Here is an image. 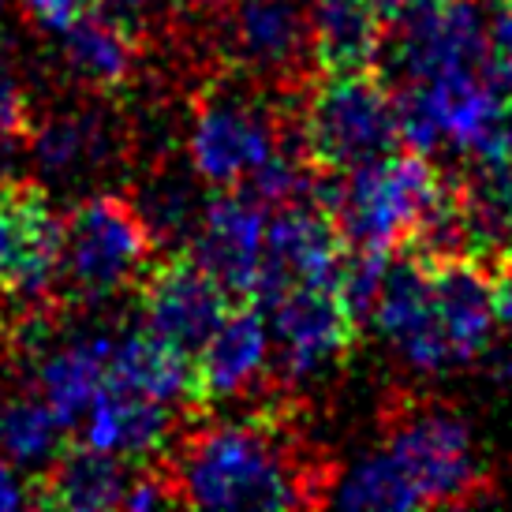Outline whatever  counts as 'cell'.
Wrapping results in <instances>:
<instances>
[{
	"label": "cell",
	"mask_w": 512,
	"mask_h": 512,
	"mask_svg": "<svg viewBox=\"0 0 512 512\" xmlns=\"http://www.w3.org/2000/svg\"><path fill=\"white\" fill-rule=\"evenodd\" d=\"M154 464L184 509H322L337 483L333 456L303 430L299 397L273 382L255 415L199 419Z\"/></svg>",
	"instance_id": "cell-1"
},
{
	"label": "cell",
	"mask_w": 512,
	"mask_h": 512,
	"mask_svg": "<svg viewBox=\"0 0 512 512\" xmlns=\"http://www.w3.org/2000/svg\"><path fill=\"white\" fill-rule=\"evenodd\" d=\"M281 150L326 172H352L389 157L400 150L393 83L378 68L318 75L288 109Z\"/></svg>",
	"instance_id": "cell-2"
},
{
	"label": "cell",
	"mask_w": 512,
	"mask_h": 512,
	"mask_svg": "<svg viewBox=\"0 0 512 512\" xmlns=\"http://www.w3.org/2000/svg\"><path fill=\"white\" fill-rule=\"evenodd\" d=\"M378 430L382 449L408 475L423 509H468L494 498V475L453 404L397 389L385 397Z\"/></svg>",
	"instance_id": "cell-3"
},
{
	"label": "cell",
	"mask_w": 512,
	"mask_h": 512,
	"mask_svg": "<svg viewBox=\"0 0 512 512\" xmlns=\"http://www.w3.org/2000/svg\"><path fill=\"white\" fill-rule=\"evenodd\" d=\"M307 94V90H303ZM299 98H277L251 75L214 64L191 98L187 157L206 191H236L281 146L285 116Z\"/></svg>",
	"instance_id": "cell-4"
},
{
	"label": "cell",
	"mask_w": 512,
	"mask_h": 512,
	"mask_svg": "<svg viewBox=\"0 0 512 512\" xmlns=\"http://www.w3.org/2000/svg\"><path fill=\"white\" fill-rule=\"evenodd\" d=\"M217 64L251 75L277 98H303L318 79L314 0H232L214 19Z\"/></svg>",
	"instance_id": "cell-5"
},
{
	"label": "cell",
	"mask_w": 512,
	"mask_h": 512,
	"mask_svg": "<svg viewBox=\"0 0 512 512\" xmlns=\"http://www.w3.org/2000/svg\"><path fill=\"white\" fill-rule=\"evenodd\" d=\"M161 255L139 206L120 195H90L64 217L57 277L75 299L101 303L135 292L146 266Z\"/></svg>",
	"instance_id": "cell-6"
},
{
	"label": "cell",
	"mask_w": 512,
	"mask_h": 512,
	"mask_svg": "<svg viewBox=\"0 0 512 512\" xmlns=\"http://www.w3.org/2000/svg\"><path fill=\"white\" fill-rule=\"evenodd\" d=\"M441 187L445 169H438L430 154L400 146L382 161L344 172L333 225L344 247H374L393 255L415 236L419 221L438 202Z\"/></svg>",
	"instance_id": "cell-7"
},
{
	"label": "cell",
	"mask_w": 512,
	"mask_h": 512,
	"mask_svg": "<svg viewBox=\"0 0 512 512\" xmlns=\"http://www.w3.org/2000/svg\"><path fill=\"white\" fill-rule=\"evenodd\" d=\"M337 281L341 277L299 285L270 307L277 367L266 370V378L281 389L296 393L303 382L333 374L356 356L363 329L352 322Z\"/></svg>",
	"instance_id": "cell-8"
},
{
	"label": "cell",
	"mask_w": 512,
	"mask_h": 512,
	"mask_svg": "<svg viewBox=\"0 0 512 512\" xmlns=\"http://www.w3.org/2000/svg\"><path fill=\"white\" fill-rule=\"evenodd\" d=\"M143 329L195 359L225 322L232 299L191 251H161L135 285Z\"/></svg>",
	"instance_id": "cell-9"
},
{
	"label": "cell",
	"mask_w": 512,
	"mask_h": 512,
	"mask_svg": "<svg viewBox=\"0 0 512 512\" xmlns=\"http://www.w3.org/2000/svg\"><path fill=\"white\" fill-rule=\"evenodd\" d=\"M486 49L490 34L475 0H434L427 12L385 30L382 42V53L397 64L400 83L438 79L449 72H483Z\"/></svg>",
	"instance_id": "cell-10"
},
{
	"label": "cell",
	"mask_w": 512,
	"mask_h": 512,
	"mask_svg": "<svg viewBox=\"0 0 512 512\" xmlns=\"http://www.w3.org/2000/svg\"><path fill=\"white\" fill-rule=\"evenodd\" d=\"M344 251L348 247H344L341 232L322 206L296 202V206L277 210L262 232L255 303L262 311H270L292 288L341 277Z\"/></svg>",
	"instance_id": "cell-11"
},
{
	"label": "cell",
	"mask_w": 512,
	"mask_h": 512,
	"mask_svg": "<svg viewBox=\"0 0 512 512\" xmlns=\"http://www.w3.org/2000/svg\"><path fill=\"white\" fill-rule=\"evenodd\" d=\"M64 217L34 180H0V292L42 296L57 281Z\"/></svg>",
	"instance_id": "cell-12"
},
{
	"label": "cell",
	"mask_w": 512,
	"mask_h": 512,
	"mask_svg": "<svg viewBox=\"0 0 512 512\" xmlns=\"http://www.w3.org/2000/svg\"><path fill=\"white\" fill-rule=\"evenodd\" d=\"M374 318L389 344L400 352V359L419 374H438L445 367H456L449 341L434 314L430 296V273L408 251H393L382 277V292L374 303Z\"/></svg>",
	"instance_id": "cell-13"
},
{
	"label": "cell",
	"mask_w": 512,
	"mask_h": 512,
	"mask_svg": "<svg viewBox=\"0 0 512 512\" xmlns=\"http://www.w3.org/2000/svg\"><path fill=\"white\" fill-rule=\"evenodd\" d=\"M262 232H266V214L255 202L243 199L240 191H210L199 232L187 251L225 288L232 303H247L255 299Z\"/></svg>",
	"instance_id": "cell-14"
},
{
	"label": "cell",
	"mask_w": 512,
	"mask_h": 512,
	"mask_svg": "<svg viewBox=\"0 0 512 512\" xmlns=\"http://www.w3.org/2000/svg\"><path fill=\"white\" fill-rule=\"evenodd\" d=\"M266 359H270L266 311L255 299L232 303L225 322L195 356V412L206 415L217 400L258 393L270 370Z\"/></svg>",
	"instance_id": "cell-15"
},
{
	"label": "cell",
	"mask_w": 512,
	"mask_h": 512,
	"mask_svg": "<svg viewBox=\"0 0 512 512\" xmlns=\"http://www.w3.org/2000/svg\"><path fill=\"white\" fill-rule=\"evenodd\" d=\"M135 464L105 453L90 441H68L30 479L27 505L34 509H120L131 490Z\"/></svg>",
	"instance_id": "cell-16"
},
{
	"label": "cell",
	"mask_w": 512,
	"mask_h": 512,
	"mask_svg": "<svg viewBox=\"0 0 512 512\" xmlns=\"http://www.w3.org/2000/svg\"><path fill=\"white\" fill-rule=\"evenodd\" d=\"M423 262V258H419ZM430 273V296H434V314L438 326L449 341L453 363H471L483 356L490 344V329L498 322L494 314V281L479 258H441V262H423Z\"/></svg>",
	"instance_id": "cell-17"
},
{
	"label": "cell",
	"mask_w": 512,
	"mask_h": 512,
	"mask_svg": "<svg viewBox=\"0 0 512 512\" xmlns=\"http://www.w3.org/2000/svg\"><path fill=\"white\" fill-rule=\"evenodd\" d=\"M86 415H90L86 441L105 449V453H116L135 468L154 464L176 434V419H172L169 404L146 397V393L116 382L109 374H105Z\"/></svg>",
	"instance_id": "cell-18"
},
{
	"label": "cell",
	"mask_w": 512,
	"mask_h": 512,
	"mask_svg": "<svg viewBox=\"0 0 512 512\" xmlns=\"http://www.w3.org/2000/svg\"><path fill=\"white\" fill-rule=\"evenodd\" d=\"M60 34H64V68L83 90L116 98L120 90L135 83L139 64L146 57V42L135 30L94 8L68 23Z\"/></svg>",
	"instance_id": "cell-19"
},
{
	"label": "cell",
	"mask_w": 512,
	"mask_h": 512,
	"mask_svg": "<svg viewBox=\"0 0 512 512\" xmlns=\"http://www.w3.org/2000/svg\"><path fill=\"white\" fill-rule=\"evenodd\" d=\"M456 195L471 236V258L483 266L512 258V154L471 157L456 172Z\"/></svg>",
	"instance_id": "cell-20"
},
{
	"label": "cell",
	"mask_w": 512,
	"mask_h": 512,
	"mask_svg": "<svg viewBox=\"0 0 512 512\" xmlns=\"http://www.w3.org/2000/svg\"><path fill=\"white\" fill-rule=\"evenodd\" d=\"M385 23L374 0H314V53L318 72H367L378 68Z\"/></svg>",
	"instance_id": "cell-21"
},
{
	"label": "cell",
	"mask_w": 512,
	"mask_h": 512,
	"mask_svg": "<svg viewBox=\"0 0 512 512\" xmlns=\"http://www.w3.org/2000/svg\"><path fill=\"white\" fill-rule=\"evenodd\" d=\"M105 374L161 404H187V412L199 415L195 412V359L176 352L172 344L157 341L146 329L113 344Z\"/></svg>",
	"instance_id": "cell-22"
},
{
	"label": "cell",
	"mask_w": 512,
	"mask_h": 512,
	"mask_svg": "<svg viewBox=\"0 0 512 512\" xmlns=\"http://www.w3.org/2000/svg\"><path fill=\"white\" fill-rule=\"evenodd\" d=\"M109 352H113V341H83L72 344V348H60L57 356H49L42 363V400L53 408L64 430L75 427L90 404L98 397L101 382H105V367H109Z\"/></svg>",
	"instance_id": "cell-23"
},
{
	"label": "cell",
	"mask_w": 512,
	"mask_h": 512,
	"mask_svg": "<svg viewBox=\"0 0 512 512\" xmlns=\"http://www.w3.org/2000/svg\"><path fill=\"white\" fill-rule=\"evenodd\" d=\"M27 150H34L42 169L49 172L94 169V165H101V157L109 154V124L90 109L38 116Z\"/></svg>",
	"instance_id": "cell-24"
},
{
	"label": "cell",
	"mask_w": 512,
	"mask_h": 512,
	"mask_svg": "<svg viewBox=\"0 0 512 512\" xmlns=\"http://www.w3.org/2000/svg\"><path fill=\"white\" fill-rule=\"evenodd\" d=\"M206 199L199 195V187L187 180V172L157 169L154 180H150V191H146V202L143 206L135 202V206L146 217L161 251H187L195 232H199Z\"/></svg>",
	"instance_id": "cell-25"
},
{
	"label": "cell",
	"mask_w": 512,
	"mask_h": 512,
	"mask_svg": "<svg viewBox=\"0 0 512 512\" xmlns=\"http://www.w3.org/2000/svg\"><path fill=\"white\" fill-rule=\"evenodd\" d=\"M60 423L45 400L12 397L0 404V460L4 464H45L60 449Z\"/></svg>",
	"instance_id": "cell-26"
},
{
	"label": "cell",
	"mask_w": 512,
	"mask_h": 512,
	"mask_svg": "<svg viewBox=\"0 0 512 512\" xmlns=\"http://www.w3.org/2000/svg\"><path fill=\"white\" fill-rule=\"evenodd\" d=\"M333 501L344 509H423L415 486L385 449L370 453L348 475H341Z\"/></svg>",
	"instance_id": "cell-27"
},
{
	"label": "cell",
	"mask_w": 512,
	"mask_h": 512,
	"mask_svg": "<svg viewBox=\"0 0 512 512\" xmlns=\"http://www.w3.org/2000/svg\"><path fill=\"white\" fill-rule=\"evenodd\" d=\"M34 124H38V109L27 83L15 72L12 60L0 53V146H30Z\"/></svg>",
	"instance_id": "cell-28"
},
{
	"label": "cell",
	"mask_w": 512,
	"mask_h": 512,
	"mask_svg": "<svg viewBox=\"0 0 512 512\" xmlns=\"http://www.w3.org/2000/svg\"><path fill=\"white\" fill-rule=\"evenodd\" d=\"M483 72L501 98L512 101V4L498 8V19L490 27V49H486Z\"/></svg>",
	"instance_id": "cell-29"
},
{
	"label": "cell",
	"mask_w": 512,
	"mask_h": 512,
	"mask_svg": "<svg viewBox=\"0 0 512 512\" xmlns=\"http://www.w3.org/2000/svg\"><path fill=\"white\" fill-rule=\"evenodd\" d=\"M30 15L45 23L49 30H64L68 23H75L79 15L94 12L98 0H27Z\"/></svg>",
	"instance_id": "cell-30"
},
{
	"label": "cell",
	"mask_w": 512,
	"mask_h": 512,
	"mask_svg": "<svg viewBox=\"0 0 512 512\" xmlns=\"http://www.w3.org/2000/svg\"><path fill=\"white\" fill-rule=\"evenodd\" d=\"M154 8H157V0H98L101 15H109V19L124 23L128 30H135L143 42H146V34H150Z\"/></svg>",
	"instance_id": "cell-31"
},
{
	"label": "cell",
	"mask_w": 512,
	"mask_h": 512,
	"mask_svg": "<svg viewBox=\"0 0 512 512\" xmlns=\"http://www.w3.org/2000/svg\"><path fill=\"white\" fill-rule=\"evenodd\" d=\"M434 0H374V8H378V15H382L385 30L397 27V23H408L412 15L427 12Z\"/></svg>",
	"instance_id": "cell-32"
},
{
	"label": "cell",
	"mask_w": 512,
	"mask_h": 512,
	"mask_svg": "<svg viewBox=\"0 0 512 512\" xmlns=\"http://www.w3.org/2000/svg\"><path fill=\"white\" fill-rule=\"evenodd\" d=\"M172 4L184 15H191V19H199V23H214L232 0H172Z\"/></svg>",
	"instance_id": "cell-33"
},
{
	"label": "cell",
	"mask_w": 512,
	"mask_h": 512,
	"mask_svg": "<svg viewBox=\"0 0 512 512\" xmlns=\"http://www.w3.org/2000/svg\"><path fill=\"white\" fill-rule=\"evenodd\" d=\"M15 505H27V490L15 483L12 464L0 460V509H15Z\"/></svg>",
	"instance_id": "cell-34"
},
{
	"label": "cell",
	"mask_w": 512,
	"mask_h": 512,
	"mask_svg": "<svg viewBox=\"0 0 512 512\" xmlns=\"http://www.w3.org/2000/svg\"><path fill=\"white\" fill-rule=\"evenodd\" d=\"M490 4H498V8H509L512 0H490Z\"/></svg>",
	"instance_id": "cell-35"
}]
</instances>
